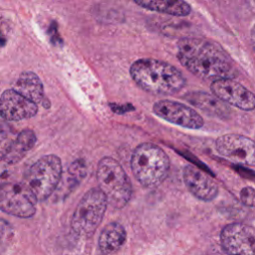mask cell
<instances>
[{
    "label": "cell",
    "mask_w": 255,
    "mask_h": 255,
    "mask_svg": "<svg viewBox=\"0 0 255 255\" xmlns=\"http://www.w3.org/2000/svg\"><path fill=\"white\" fill-rule=\"evenodd\" d=\"M177 59L191 74L202 80L234 79L238 71L229 55L215 42L183 37L177 42Z\"/></svg>",
    "instance_id": "1"
},
{
    "label": "cell",
    "mask_w": 255,
    "mask_h": 255,
    "mask_svg": "<svg viewBox=\"0 0 255 255\" xmlns=\"http://www.w3.org/2000/svg\"><path fill=\"white\" fill-rule=\"evenodd\" d=\"M129 75L140 89L153 95H174L186 84L178 69L169 63L152 58L134 61L129 68Z\"/></svg>",
    "instance_id": "2"
},
{
    "label": "cell",
    "mask_w": 255,
    "mask_h": 255,
    "mask_svg": "<svg viewBox=\"0 0 255 255\" xmlns=\"http://www.w3.org/2000/svg\"><path fill=\"white\" fill-rule=\"evenodd\" d=\"M130 167L136 180L144 187H156L166 178L169 158L165 151L151 142L135 147L130 158Z\"/></svg>",
    "instance_id": "3"
},
{
    "label": "cell",
    "mask_w": 255,
    "mask_h": 255,
    "mask_svg": "<svg viewBox=\"0 0 255 255\" xmlns=\"http://www.w3.org/2000/svg\"><path fill=\"white\" fill-rule=\"evenodd\" d=\"M99 188L105 194L108 204L115 208L125 207L130 200L132 187L122 164L113 157H103L97 168Z\"/></svg>",
    "instance_id": "4"
},
{
    "label": "cell",
    "mask_w": 255,
    "mask_h": 255,
    "mask_svg": "<svg viewBox=\"0 0 255 255\" xmlns=\"http://www.w3.org/2000/svg\"><path fill=\"white\" fill-rule=\"evenodd\" d=\"M62 173L60 157L55 154H46L28 168L22 182L37 201H44L57 188Z\"/></svg>",
    "instance_id": "5"
},
{
    "label": "cell",
    "mask_w": 255,
    "mask_h": 255,
    "mask_svg": "<svg viewBox=\"0 0 255 255\" xmlns=\"http://www.w3.org/2000/svg\"><path fill=\"white\" fill-rule=\"evenodd\" d=\"M108 201L100 188L88 190L80 199L71 220L72 231L79 237H91L102 223Z\"/></svg>",
    "instance_id": "6"
},
{
    "label": "cell",
    "mask_w": 255,
    "mask_h": 255,
    "mask_svg": "<svg viewBox=\"0 0 255 255\" xmlns=\"http://www.w3.org/2000/svg\"><path fill=\"white\" fill-rule=\"evenodd\" d=\"M37 200L23 182H8L0 186V210L6 214L29 218L36 212Z\"/></svg>",
    "instance_id": "7"
},
{
    "label": "cell",
    "mask_w": 255,
    "mask_h": 255,
    "mask_svg": "<svg viewBox=\"0 0 255 255\" xmlns=\"http://www.w3.org/2000/svg\"><path fill=\"white\" fill-rule=\"evenodd\" d=\"M215 148L219 154L233 162L246 166H254L255 164V143L245 135L223 134L217 137Z\"/></svg>",
    "instance_id": "8"
},
{
    "label": "cell",
    "mask_w": 255,
    "mask_h": 255,
    "mask_svg": "<svg viewBox=\"0 0 255 255\" xmlns=\"http://www.w3.org/2000/svg\"><path fill=\"white\" fill-rule=\"evenodd\" d=\"M152 111L158 118L185 128L199 129L204 125L203 118L194 109L179 102L161 100L153 105Z\"/></svg>",
    "instance_id": "9"
},
{
    "label": "cell",
    "mask_w": 255,
    "mask_h": 255,
    "mask_svg": "<svg viewBox=\"0 0 255 255\" xmlns=\"http://www.w3.org/2000/svg\"><path fill=\"white\" fill-rule=\"evenodd\" d=\"M222 249L228 255H254L255 231L244 223H231L220 234Z\"/></svg>",
    "instance_id": "10"
},
{
    "label": "cell",
    "mask_w": 255,
    "mask_h": 255,
    "mask_svg": "<svg viewBox=\"0 0 255 255\" xmlns=\"http://www.w3.org/2000/svg\"><path fill=\"white\" fill-rule=\"evenodd\" d=\"M212 94L225 104L243 111H253L255 108L254 94L233 79H221L211 83Z\"/></svg>",
    "instance_id": "11"
},
{
    "label": "cell",
    "mask_w": 255,
    "mask_h": 255,
    "mask_svg": "<svg viewBox=\"0 0 255 255\" xmlns=\"http://www.w3.org/2000/svg\"><path fill=\"white\" fill-rule=\"evenodd\" d=\"M38 106L14 89L4 91L0 96V116L8 122H17L34 117Z\"/></svg>",
    "instance_id": "12"
},
{
    "label": "cell",
    "mask_w": 255,
    "mask_h": 255,
    "mask_svg": "<svg viewBox=\"0 0 255 255\" xmlns=\"http://www.w3.org/2000/svg\"><path fill=\"white\" fill-rule=\"evenodd\" d=\"M182 175L187 189L196 198L207 202L217 196L218 186L216 182L197 166L193 164L185 165Z\"/></svg>",
    "instance_id": "13"
},
{
    "label": "cell",
    "mask_w": 255,
    "mask_h": 255,
    "mask_svg": "<svg viewBox=\"0 0 255 255\" xmlns=\"http://www.w3.org/2000/svg\"><path fill=\"white\" fill-rule=\"evenodd\" d=\"M183 98L189 104L198 108L209 116L225 119L230 115V109L228 108L227 104L219 100L213 94L211 95L205 92L196 91L187 93Z\"/></svg>",
    "instance_id": "14"
},
{
    "label": "cell",
    "mask_w": 255,
    "mask_h": 255,
    "mask_svg": "<svg viewBox=\"0 0 255 255\" xmlns=\"http://www.w3.org/2000/svg\"><path fill=\"white\" fill-rule=\"evenodd\" d=\"M127 232L119 222L108 223L99 236V249L103 255L117 252L126 242Z\"/></svg>",
    "instance_id": "15"
},
{
    "label": "cell",
    "mask_w": 255,
    "mask_h": 255,
    "mask_svg": "<svg viewBox=\"0 0 255 255\" xmlns=\"http://www.w3.org/2000/svg\"><path fill=\"white\" fill-rule=\"evenodd\" d=\"M13 89L36 105L44 101L45 96L42 81L34 72L26 71L21 73Z\"/></svg>",
    "instance_id": "16"
},
{
    "label": "cell",
    "mask_w": 255,
    "mask_h": 255,
    "mask_svg": "<svg viewBox=\"0 0 255 255\" xmlns=\"http://www.w3.org/2000/svg\"><path fill=\"white\" fill-rule=\"evenodd\" d=\"M133 2L146 10L171 16L185 17L191 13V6L185 0H133Z\"/></svg>",
    "instance_id": "17"
},
{
    "label": "cell",
    "mask_w": 255,
    "mask_h": 255,
    "mask_svg": "<svg viewBox=\"0 0 255 255\" xmlns=\"http://www.w3.org/2000/svg\"><path fill=\"white\" fill-rule=\"evenodd\" d=\"M36 141L37 137L32 129H23L16 135L13 145L4 159L12 164H16L26 155L30 149H32Z\"/></svg>",
    "instance_id": "18"
},
{
    "label": "cell",
    "mask_w": 255,
    "mask_h": 255,
    "mask_svg": "<svg viewBox=\"0 0 255 255\" xmlns=\"http://www.w3.org/2000/svg\"><path fill=\"white\" fill-rule=\"evenodd\" d=\"M16 133L8 126H0V159L4 158L11 149Z\"/></svg>",
    "instance_id": "19"
},
{
    "label": "cell",
    "mask_w": 255,
    "mask_h": 255,
    "mask_svg": "<svg viewBox=\"0 0 255 255\" xmlns=\"http://www.w3.org/2000/svg\"><path fill=\"white\" fill-rule=\"evenodd\" d=\"M13 235L14 232L11 225L8 222L0 219V253L11 244Z\"/></svg>",
    "instance_id": "20"
},
{
    "label": "cell",
    "mask_w": 255,
    "mask_h": 255,
    "mask_svg": "<svg viewBox=\"0 0 255 255\" xmlns=\"http://www.w3.org/2000/svg\"><path fill=\"white\" fill-rule=\"evenodd\" d=\"M13 165L14 164L8 162L4 158L0 159V186L10 182V178L13 173Z\"/></svg>",
    "instance_id": "21"
},
{
    "label": "cell",
    "mask_w": 255,
    "mask_h": 255,
    "mask_svg": "<svg viewBox=\"0 0 255 255\" xmlns=\"http://www.w3.org/2000/svg\"><path fill=\"white\" fill-rule=\"evenodd\" d=\"M240 199L244 205L248 207H253L254 206V188L252 186L244 187L240 192Z\"/></svg>",
    "instance_id": "22"
},
{
    "label": "cell",
    "mask_w": 255,
    "mask_h": 255,
    "mask_svg": "<svg viewBox=\"0 0 255 255\" xmlns=\"http://www.w3.org/2000/svg\"><path fill=\"white\" fill-rule=\"evenodd\" d=\"M213 254H214V255H228V254L222 249V247H221L220 250H219L217 247H215V250L213 251Z\"/></svg>",
    "instance_id": "23"
}]
</instances>
